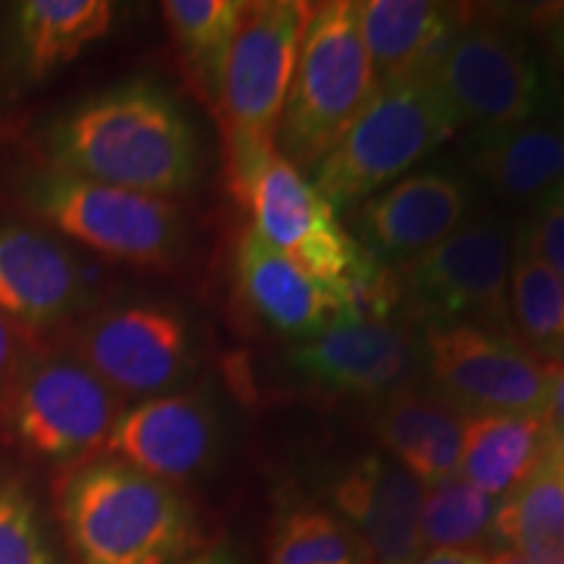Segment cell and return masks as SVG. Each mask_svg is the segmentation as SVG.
Returning <instances> with one entry per match:
<instances>
[{
	"mask_svg": "<svg viewBox=\"0 0 564 564\" xmlns=\"http://www.w3.org/2000/svg\"><path fill=\"white\" fill-rule=\"evenodd\" d=\"M470 171L510 202H544L564 181V129L554 123L476 133Z\"/></svg>",
	"mask_w": 564,
	"mask_h": 564,
	"instance_id": "cell-21",
	"label": "cell"
},
{
	"mask_svg": "<svg viewBox=\"0 0 564 564\" xmlns=\"http://www.w3.org/2000/svg\"><path fill=\"white\" fill-rule=\"evenodd\" d=\"M377 87L358 6L350 0L312 6L274 139L278 152L312 171L361 116Z\"/></svg>",
	"mask_w": 564,
	"mask_h": 564,
	"instance_id": "cell-4",
	"label": "cell"
},
{
	"mask_svg": "<svg viewBox=\"0 0 564 564\" xmlns=\"http://www.w3.org/2000/svg\"><path fill=\"white\" fill-rule=\"evenodd\" d=\"M491 564H525L520 556H514L512 552H497L491 556Z\"/></svg>",
	"mask_w": 564,
	"mask_h": 564,
	"instance_id": "cell-35",
	"label": "cell"
},
{
	"mask_svg": "<svg viewBox=\"0 0 564 564\" xmlns=\"http://www.w3.org/2000/svg\"><path fill=\"white\" fill-rule=\"evenodd\" d=\"M549 432H552L554 442L560 444L564 453V364L552 361V398H549L546 411Z\"/></svg>",
	"mask_w": 564,
	"mask_h": 564,
	"instance_id": "cell-32",
	"label": "cell"
},
{
	"mask_svg": "<svg viewBox=\"0 0 564 564\" xmlns=\"http://www.w3.org/2000/svg\"><path fill=\"white\" fill-rule=\"evenodd\" d=\"M123 400L74 352H26L0 392V429L42 463L82 460L105 447Z\"/></svg>",
	"mask_w": 564,
	"mask_h": 564,
	"instance_id": "cell-6",
	"label": "cell"
},
{
	"mask_svg": "<svg viewBox=\"0 0 564 564\" xmlns=\"http://www.w3.org/2000/svg\"><path fill=\"white\" fill-rule=\"evenodd\" d=\"M76 564H175L196 546L194 512L173 484L102 455L55 486Z\"/></svg>",
	"mask_w": 564,
	"mask_h": 564,
	"instance_id": "cell-2",
	"label": "cell"
},
{
	"mask_svg": "<svg viewBox=\"0 0 564 564\" xmlns=\"http://www.w3.org/2000/svg\"><path fill=\"white\" fill-rule=\"evenodd\" d=\"M491 535L499 552L525 564H564V453L554 436L531 474L499 499Z\"/></svg>",
	"mask_w": 564,
	"mask_h": 564,
	"instance_id": "cell-22",
	"label": "cell"
},
{
	"mask_svg": "<svg viewBox=\"0 0 564 564\" xmlns=\"http://www.w3.org/2000/svg\"><path fill=\"white\" fill-rule=\"evenodd\" d=\"M308 17L312 3L303 0L246 3L215 100L225 131L232 192L278 152L274 139Z\"/></svg>",
	"mask_w": 564,
	"mask_h": 564,
	"instance_id": "cell-3",
	"label": "cell"
},
{
	"mask_svg": "<svg viewBox=\"0 0 564 564\" xmlns=\"http://www.w3.org/2000/svg\"><path fill=\"white\" fill-rule=\"evenodd\" d=\"M175 564H238V562H236V556L228 552V549H209V552L186 556V560H181Z\"/></svg>",
	"mask_w": 564,
	"mask_h": 564,
	"instance_id": "cell-34",
	"label": "cell"
},
{
	"mask_svg": "<svg viewBox=\"0 0 564 564\" xmlns=\"http://www.w3.org/2000/svg\"><path fill=\"white\" fill-rule=\"evenodd\" d=\"M267 564H373V554L340 514L293 510L274 525Z\"/></svg>",
	"mask_w": 564,
	"mask_h": 564,
	"instance_id": "cell-27",
	"label": "cell"
},
{
	"mask_svg": "<svg viewBox=\"0 0 564 564\" xmlns=\"http://www.w3.org/2000/svg\"><path fill=\"white\" fill-rule=\"evenodd\" d=\"M552 432L546 419L533 415H468L457 476L476 489L502 499L531 474Z\"/></svg>",
	"mask_w": 564,
	"mask_h": 564,
	"instance_id": "cell-24",
	"label": "cell"
},
{
	"mask_svg": "<svg viewBox=\"0 0 564 564\" xmlns=\"http://www.w3.org/2000/svg\"><path fill=\"white\" fill-rule=\"evenodd\" d=\"M423 369L436 398L468 415L546 419L552 361L535 356L520 337L442 324L423 329Z\"/></svg>",
	"mask_w": 564,
	"mask_h": 564,
	"instance_id": "cell-9",
	"label": "cell"
},
{
	"mask_svg": "<svg viewBox=\"0 0 564 564\" xmlns=\"http://www.w3.org/2000/svg\"><path fill=\"white\" fill-rule=\"evenodd\" d=\"M91 282L53 232L24 223L0 225V314L21 333H45L79 316Z\"/></svg>",
	"mask_w": 564,
	"mask_h": 564,
	"instance_id": "cell-14",
	"label": "cell"
},
{
	"mask_svg": "<svg viewBox=\"0 0 564 564\" xmlns=\"http://www.w3.org/2000/svg\"><path fill=\"white\" fill-rule=\"evenodd\" d=\"M470 186L449 171H423L369 196L358 209V246L373 262L405 264L465 223Z\"/></svg>",
	"mask_w": 564,
	"mask_h": 564,
	"instance_id": "cell-16",
	"label": "cell"
},
{
	"mask_svg": "<svg viewBox=\"0 0 564 564\" xmlns=\"http://www.w3.org/2000/svg\"><path fill=\"white\" fill-rule=\"evenodd\" d=\"M455 131L434 74L379 84L361 116L312 167V183L335 209L366 202Z\"/></svg>",
	"mask_w": 564,
	"mask_h": 564,
	"instance_id": "cell-5",
	"label": "cell"
},
{
	"mask_svg": "<svg viewBox=\"0 0 564 564\" xmlns=\"http://www.w3.org/2000/svg\"><path fill=\"white\" fill-rule=\"evenodd\" d=\"M434 79L457 129L470 126L478 133L533 121L544 102L539 66L523 40L491 24L457 26Z\"/></svg>",
	"mask_w": 564,
	"mask_h": 564,
	"instance_id": "cell-11",
	"label": "cell"
},
{
	"mask_svg": "<svg viewBox=\"0 0 564 564\" xmlns=\"http://www.w3.org/2000/svg\"><path fill=\"white\" fill-rule=\"evenodd\" d=\"M535 253L564 280V199L560 194H549L539 202V209L531 220H525Z\"/></svg>",
	"mask_w": 564,
	"mask_h": 564,
	"instance_id": "cell-30",
	"label": "cell"
},
{
	"mask_svg": "<svg viewBox=\"0 0 564 564\" xmlns=\"http://www.w3.org/2000/svg\"><path fill=\"white\" fill-rule=\"evenodd\" d=\"M411 564H491V556L481 552H457V549H432Z\"/></svg>",
	"mask_w": 564,
	"mask_h": 564,
	"instance_id": "cell-33",
	"label": "cell"
},
{
	"mask_svg": "<svg viewBox=\"0 0 564 564\" xmlns=\"http://www.w3.org/2000/svg\"><path fill=\"white\" fill-rule=\"evenodd\" d=\"M510 312L514 333L535 356L564 364V280L535 253L525 223L512 236Z\"/></svg>",
	"mask_w": 564,
	"mask_h": 564,
	"instance_id": "cell-25",
	"label": "cell"
},
{
	"mask_svg": "<svg viewBox=\"0 0 564 564\" xmlns=\"http://www.w3.org/2000/svg\"><path fill=\"white\" fill-rule=\"evenodd\" d=\"M291 361L322 390L348 398L387 400L411 390L423 369V345L413 327L390 319L335 316L303 340Z\"/></svg>",
	"mask_w": 564,
	"mask_h": 564,
	"instance_id": "cell-13",
	"label": "cell"
},
{
	"mask_svg": "<svg viewBox=\"0 0 564 564\" xmlns=\"http://www.w3.org/2000/svg\"><path fill=\"white\" fill-rule=\"evenodd\" d=\"M21 202L47 228L133 267H167L183 246V217L173 202L126 192L42 167L26 175Z\"/></svg>",
	"mask_w": 564,
	"mask_h": 564,
	"instance_id": "cell-7",
	"label": "cell"
},
{
	"mask_svg": "<svg viewBox=\"0 0 564 564\" xmlns=\"http://www.w3.org/2000/svg\"><path fill=\"white\" fill-rule=\"evenodd\" d=\"M24 333L0 314V392L9 384L13 371L24 361Z\"/></svg>",
	"mask_w": 564,
	"mask_h": 564,
	"instance_id": "cell-31",
	"label": "cell"
},
{
	"mask_svg": "<svg viewBox=\"0 0 564 564\" xmlns=\"http://www.w3.org/2000/svg\"><path fill=\"white\" fill-rule=\"evenodd\" d=\"M47 167L171 199L196 181L199 141L171 95L129 82L89 97L53 126Z\"/></svg>",
	"mask_w": 564,
	"mask_h": 564,
	"instance_id": "cell-1",
	"label": "cell"
},
{
	"mask_svg": "<svg viewBox=\"0 0 564 564\" xmlns=\"http://www.w3.org/2000/svg\"><path fill=\"white\" fill-rule=\"evenodd\" d=\"M236 196L249 204L251 228L308 278L343 285L369 257L337 220L333 204L280 152H272Z\"/></svg>",
	"mask_w": 564,
	"mask_h": 564,
	"instance_id": "cell-12",
	"label": "cell"
},
{
	"mask_svg": "<svg viewBox=\"0 0 564 564\" xmlns=\"http://www.w3.org/2000/svg\"><path fill=\"white\" fill-rule=\"evenodd\" d=\"M236 270L253 312L288 337L308 340L319 335L348 306L345 285L308 278L253 228H246L238 241Z\"/></svg>",
	"mask_w": 564,
	"mask_h": 564,
	"instance_id": "cell-18",
	"label": "cell"
},
{
	"mask_svg": "<svg viewBox=\"0 0 564 564\" xmlns=\"http://www.w3.org/2000/svg\"><path fill=\"white\" fill-rule=\"evenodd\" d=\"M217 436L220 426L207 394L171 392L123 408L105 442V455L175 484L207 468Z\"/></svg>",
	"mask_w": 564,
	"mask_h": 564,
	"instance_id": "cell-15",
	"label": "cell"
},
{
	"mask_svg": "<svg viewBox=\"0 0 564 564\" xmlns=\"http://www.w3.org/2000/svg\"><path fill=\"white\" fill-rule=\"evenodd\" d=\"M0 564H58L37 502L9 470L0 468Z\"/></svg>",
	"mask_w": 564,
	"mask_h": 564,
	"instance_id": "cell-29",
	"label": "cell"
},
{
	"mask_svg": "<svg viewBox=\"0 0 564 564\" xmlns=\"http://www.w3.org/2000/svg\"><path fill=\"white\" fill-rule=\"evenodd\" d=\"M241 0H167L162 3L173 37L192 76L212 102L217 100L225 58L241 24Z\"/></svg>",
	"mask_w": 564,
	"mask_h": 564,
	"instance_id": "cell-26",
	"label": "cell"
},
{
	"mask_svg": "<svg viewBox=\"0 0 564 564\" xmlns=\"http://www.w3.org/2000/svg\"><path fill=\"white\" fill-rule=\"evenodd\" d=\"M116 9L108 0H24L13 11V45L30 79L76 58L110 32Z\"/></svg>",
	"mask_w": 564,
	"mask_h": 564,
	"instance_id": "cell-23",
	"label": "cell"
},
{
	"mask_svg": "<svg viewBox=\"0 0 564 564\" xmlns=\"http://www.w3.org/2000/svg\"><path fill=\"white\" fill-rule=\"evenodd\" d=\"M510 257L512 238L497 217L465 220L434 249L392 270L400 303L423 327L474 324L518 337L510 312Z\"/></svg>",
	"mask_w": 564,
	"mask_h": 564,
	"instance_id": "cell-8",
	"label": "cell"
},
{
	"mask_svg": "<svg viewBox=\"0 0 564 564\" xmlns=\"http://www.w3.org/2000/svg\"><path fill=\"white\" fill-rule=\"evenodd\" d=\"M356 6L377 84L434 74L460 26L449 6L429 0H364Z\"/></svg>",
	"mask_w": 564,
	"mask_h": 564,
	"instance_id": "cell-19",
	"label": "cell"
},
{
	"mask_svg": "<svg viewBox=\"0 0 564 564\" xmlns=\"http://www.w3.org/2000/svg\"><path fill=\"white\" fill-rule=\"evenodd\" d=\"M68 350L121 400L178 392L194 371L188 322L165 303H118L89 314Z\"/></svg>",
	"mask_w": 564,
	"mask_h": 564,
	"instance_id": "cell-10",
	"label": "cell"
},
{
	"mask_svg": "<svg viewBox=\"0 0 564 564\" xmlns=\"http://www.w3.org/2000/svg\"><path fill=\"white\" fill-rule=\"evenodd\" d=\"M465 419L436 394L403 390L382 400L373 432L400 468L421 486H436L457 474Z\"/></svg>",
	"mask_w": 564,
	"mask_h": 564,
	"instance_id": "cell-20",
	"label": "cell"
},
{
	"mask_svg": "<svg viewBox=\"0 0 564 564\" xmlns=\"http://www.w3.org/2000/svg\"><path fill=\"white\" fill-rule=\"evenodd\" d=\"M423 486L394 460L366 455L333 486L340 518L364 535L373 564H411L423 554Z\"/></svg>",
	"mask_w": 564,
	"mask_h": 564,
	"instance_id": "cell-17",
	"label": "cell"
},
{
	"mask_svg": "<svg viewBox=\"0 0 564 564\" xmlns=\"http://www.w3.org/2000/svg\"><path fill=\"white\" fill-rule=\"evenodd\" d=\"M497 505L499 499L476 489L457 474L429 486L421 507L423 546L476 552L474 546L491 535Z\"/></svg>",
	"mask_w": 564,
	"mask_h": 564,
	"instance_id": "cell-28",
	"label": "cell"
}]
</instances>
